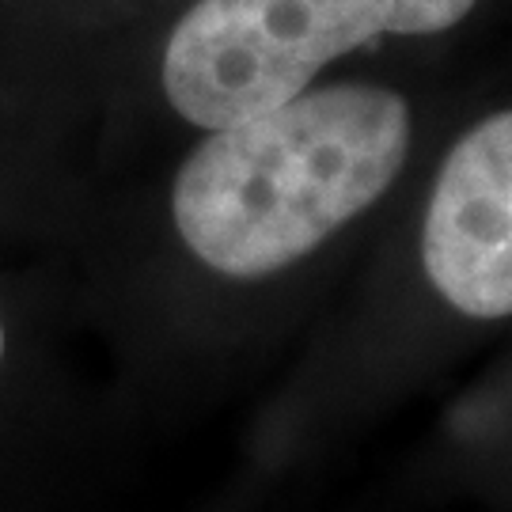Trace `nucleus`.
I'll use <instances>...</instances> for the list:
<instances>
[{"instance_id":"nucleus-5","label":"nucleus","mask_w":512,"mask_h":512,"mask_svg":"<svg viewBox=\"0 0 512 512\" xmlns=\"http://www.w3.org/2000/svg\"><path fill=\"white\" fill-rule=\"evenodd\" d=\"M0 357H4V327H0Z\"/></svg>"},{"instance_id":"nucleus-1","label":"nucleus","mask_w":512,"mask_h":512,"mask_svg":"<svg viewBox=\"0 0 512 512\" xmlns=\"http://www.w3.org/2000/svg\"><path fill=\"white\" fill-rule=\"evenodd\" d=\"M410 114L384 88H327L217 129L175 183L186 247L232 277L274 274L384 194Z\"/></svg>"},{"instance_id":"nucleus-3","label":"nucleus","mask_w":512,"mask_h":512,"mask_svg":"<svg viewBox=\"0 0 512 512\" xmlns=\"http://www.w3.org/2000/svg\"><path fill=\"white\" fill-rule=\"evenodd\" d=\"M421 255L452 308L512 315V110L475 126L440 171Z\"/></svg>"},{"instance_id":"nucleus-2","label":"nucleus","mask_w":512,"mask_h":512,"mask_svg":"<svg viewBox=\"0 0 512 512\" xmlns=\"http://www.w3.org/2000/svg\"><path fill=\"white\" fill-rule=\"evenodd\" d=\"M380 31L372 0H202L167 42V99L194 126H239L293 103L327 61Z\"/></svg>"},{"instance_id":"nucleus-4","label":"nucleus","mask_w":512,"mask_h":512,"mask_svg":"<svg viewBox=\"0 0 512 512\" xmlns=\"http://www.w3.org/2000/svg\"><path fill=\"white\" fill-rule=\"evenodd\" d=\"M372 4L384 19V31L429 35V31H444L467 16L475 0H372Z\"/></svg>"}]
</instances>
